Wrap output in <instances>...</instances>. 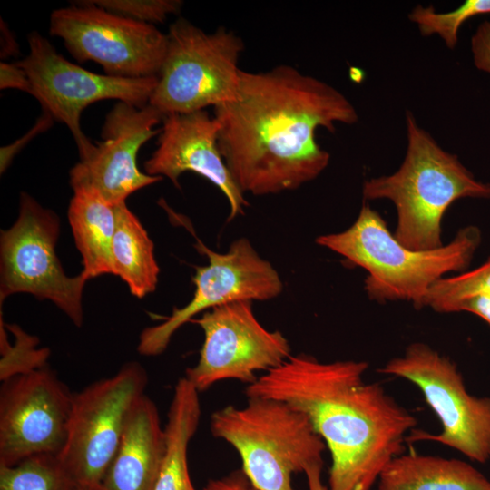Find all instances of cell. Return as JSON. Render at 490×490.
<instances>
[{"label":"cell","mask_w":490,"mask_h":490,"mask_svg":"<svg viewBox=\"0 0 490 490\" xmlns=\"http://www.w3.org/2000/svg\"><path fill=\"white\" fill-rule=\"evenodd\" d=\"M213 111L220 154L240 190L256 196L316 179L330 160L317 129L334 132L336 123L358 120L343 93L289 65L240 70L237 98Z\"/></svg>","instance_id":"6da1fadb"},{"label":"cell","mask_w":490,"mask_h":490,"mask_svg":"<svg viewBox=\"0 0 490 490\" xmlns=\"http://www.w3.org/2000/svg\"><path fill=\"white\" fill-rule=\"evenodd\" d=\"M368 368L300 353L245 389L248 397L279 400L309 417L330 453L328 490H371L417 423L380 384L365 380Z\"/></svg>","instance_id":"7a4b0ae2"},{"label":"cell","mask_w":490,"mask_h":490,"mask_svg":"<svg viewBox=\"0 0 490 490\" xmlns=\"http://www.w3.org/2000/svg\"><path fill=\"white\" fill-rule=\"evenodd\" d=\"M406 125L407 146L400 167L391 175L366 181L362 193L365 201L387 199L395 204L398 242L413 250H430L444 245L441 223L450 205L466 197L490 199V183L477 181L410 112Z\"/></svg>","instance_id":"3957f363"},{"label":"cell","mask_w":490,"mask_h":490,"mask_svg":"<svg viewBox=\"0 0 490 490\" xmlns=\"http://www.w3.org/2000/svg\"><path fill=\"white\" fill-rule=\"evenodd\" d=\"M316 242L367 270L364 283L370 299L407 300L422 309L432 284L448 272L468 268L481 243V231L467 226L446 245L413 250L398 242L380 214L364 203L348 230L321 235Z\"/></svg>","instance_id":"277c9868"},{"label":"cell","mask_w":490,"mask_h":490,"mask_svg":"<svg viewBox=\"0 0 490 490\" xmlns=\"http://www.w3.org/2000/svg\"><path fill=\"white\" fill-rule=\"evenodd\" d=\"M212 435L239 453L242 472L257 490H293L291 475L323 465L326 444L309 417L276 399L248 397L211 418Z\"/></svg>","instance_id":"5b68a950"},{"label":"cell","mask_w":490,"mask_h":490,"mask_svg":"<svg viewBox=\"0 0 490 490\" xmlns=\"http://www.w3.org/2000/svg\"><path fill=\"white\" fill-rule=\"evenodd\" d=\"M167 38L149 104L165 116L214 108L237 98L244 44L235 33L224 27L205 33L180 17L170 25Z\"/></svg>","instance_id":"8992f818"},{"label":"cell","mask_w":490,"mask_h":490,"mask_svg":"<svg viewBox=\"0 0 490 490\" xmlns=\"http://www.w3.org/2000/svg\"><path fill=\"white\" fill-rule=\"evenodd\" d=\"M147 384L145 368L131 361L114 375L73 393L66 439L57 456L76 488L101 490L129 416Z\"/></svg>","instance_id":"52a82bcc"},{"label":"cell","mask_w":490,"mask_h":490,"mask_svg":"<svg viewBox=\"0 0 490 490\" xmlns=\"http://www.w3.org/2000/svg\"><path fill=\"white\" fill-rule=\"evenodd\" d=\"M378 371L416 385L441 422L440 433L416 430L406 441H436L481 463L490 458V397L469 394L448 358L416 342Z\"/></svg>","instance_id":"ba28073f"},{"label":"cell","mask_w":490,"mask_h":490,"mask_svg":"<svg viewBox=\"0 0 490 490\" xmlns=\"http://www.w3.org/2000/svg\"><path fill=\"white\" fill-rule=\"evenodd\" d=\"M58 235L56 214L22 192L16 221L1 231L0 301L15 293H29L51 300L80 327L88 279L83 273L65 274L55 250Z\"/></svg>","instance_id":"9c48e42d"},{"label":"cell","mask_w":490,"mask_h":490,"mask_svg":"<svg viewBox=\"0 0 490 490\" xmlns=\"http://www.w3.org/2000/svg\"><path fill=\"white\" fill-rule=\"evenodd\" d=\"M29 54L15 64L24 70L43 111L64 123L77 145L80 159L94 144L82 131L83 111L102 100L115 99L142 108L149 104L158 76L124 78L92 73L66 60L37 32L28 35Z\"/></svg>","instance_id":"30bf717a"},{"label":"cell","mask_w":490,"mask_h":490,"mask_svg":"<svg viewBox=\"0 0 490 490\" xmlns=\"http://www.w3.org/2000/svg\"><path fill=\"white\" fill-rule=\"evenodd\" d=\"M49 31L77 61H93L106 74L124 78L158 76L168 44L167 34L153 24L110 13L90 1L54 10Z\"/></svg>","instance_id":"8fae6325"},{"label":"cell","mask_w":490,"mask_h":490,"mask_svg":"<svg viewBox=\"0 0 490 490\" xmlns=\"http://www.w3.org/2000/svg\"><path fill=\"white\" fill-rule=\"evenodd\" d=\"M191 322L204 333L199 360L185 371V377L199 392L227 379L250 385L259 371L267 373L291 356L288 339L260 323L250 300L213 308Z\"/></svg>","instance_id":"7c38bea8"},{"label":"cell","mask_w":490,"mask_h":490,"mask_svg":"<svg viewBox=\"0 0 490 490\" xmlns=\"http://www.w3.org/2000/svg\"><path fill=\"white\" fill-rule=\"evenodd\" d=\"M195 246L208 258V264L195 268L192 299L161 324L142 331L137 349L143 356L162 354L176 330L201 312L238 300L271 299L282 291L277 270L247 239L235 240L224 253L211 250L199 239Z\"/></svg>","instance_id":"4fadbf2b"},{"label":"cell","mask_w":490,"mask_h":490,"mask_svg":"<svg viewBox=\"0 0 490 490\" xmlns=\"http://www.w3.org/2000/svg\"><path fill=\"white\" fill-rule=\"evenodd\" d=\"M73 393L47 366L2 381L0 466L58 455L67 434Z\"/></svg>","instance_id":"5bb4252c"},{"label":"cell","mask_w":490,"mask_h":490,"mask_svg":"<svg viewBox=\"0 0 490 490\" xmlns=\"http://www.w3.org/2000/svg\"><path fill=\"white\" fill-rule=\"evenodd\" d=\"M164 115L151 104L138 108L118 102L107 113L102 141L80 159L70 171L73 190L97 192L107 201L118 204L136 191L162 179L142 172L137 166L140 148L161 133L153 129Z\"/></svg>","instance_id":"9a60e30c"},{"label":"cell","mask_w":490,"mask_h":490,"mask_svg":"<svg viewBox=\"0 0 490 490\" xmlns=\"http://www.w3.org/2000/svg\"><path fill=\"white\" fill-rule=\"evenodd\" d=\"M158 147L144 162L145 173L165 176L180 188L179 177L197 173L218 187L230 204L229 220L248 206L218 146L219 123L206 110L164 116Z\"/></svg>","instance_id":"2e32d148"},{"label":"cell","mask_w":490,"mask_h":490,"mask_svg":"<svg viewBox=\"0 0 490 490\" xmlns=\"http://www.w3.org/2000/svg\"><path fill=\"white\" fill-rule=\"evenodd\" d=\"M165 449L157 406L144 394L129 416L101 490H154Z\"/></svg>","instance_id":"e0dca14e"},{"label":"cell","mask_w":490,"mask_h":490,"mask_svg":"<svg viewBox=\"0 0 490 490\" xmlns=\"http://www.w3.org/2000/svg\"><path fill=\"white\" fill-rule=\"evenodd\" d=\"M377 482L378 490H490V481L470 464L416 453L393 458Z\"/></svg>","instance_id":"ac0fdd59"},{"label":"cell","mask_w":490,"mask_h":490,"mask_svg":"<svg viewBox=\"0 0 490 490\" xmlns=\"http://www.w3.org/2000/svg\"><path fill=\"white\" fill-rule=\"evenodd\" d=\"M68 220L88 279L113 274L112 242L116 227V204L93 191L74 190Z\"/></svg>","instance_id":"d6986e66"},{"label":"cell","mask_w":490,"mask_h":490,"mask_svg":"<svg viewBox=\"0 0 490 490\" xmlns=\"http://www.w3.org/2000/svg\"><path fill=\"white\" fill-rule=\"evenodd\" d=\"M199 391L185 377L177 381L164 426L166 449L154 490H196L188 468V446L201 417Z\"/></svg>","instance_id":"ffe728a7"},{"label":"cell","mask_w":490,"mask_h":490,"mask_svg":"<svg viewBox=\"0 0 490 490\" xmlns=\"http://www.w3.org/2000/svg\"><path fill=\"white\" fill-rule=\"evenodd\" d=\"M112 266L113 274L127 284L133 296L143 298L156 289L160 270L153 242L125 202L116 204Z\"/></svg>","instance_id":"44dd1931"},{"label":"cell","mask_w":490,"mask_h":490,"mask_svg":"<svg viewBox=\"0 0 490 490\" xmlns=\"http://www.w3.org/2000/svg\"><path fill=\"white\" fill-rule=\"evenodd\" d=\"M57 455L39 454L0 466V490H75Z\"/></svg>","instance_id":"7402d4cb"},{"label":"cell","mask_w":490,"mask_h":490,"mask_svg":"<svg viewBox=\"0 0 490 490\" xmlns=\"http://www.w3.org/2000/svg\"><path fill=\"white\" fill-rule=\"evenodd\" d=\"M483 292H490V258L471 271L436 280L428 289L423 307L440 313L458 312L465 299Z\"/></svg>","instance_id":"603a6c76"},{"label":"cell","mask_w":490,"mask_h":490,"mask_svg":"<svg viewBox=\"0 0 490 490\" xmlns=\"http://www.w3.org/2000/svg\"><path fill=\"white\" fill-rule=\"evenodd\" d=\"M490 14V0H467L458 8L439 13L433 5L424 7L417 5L408 15L424 36L437 34L449 49H454L458 42V31L469 18Z\"/></svg>","instance_id":"cb8c5ba5"},{"label":"cell","mask_w":490,"mask_h":490,"mask_svg":"<svg viewBox=\"0 0 490 490\" xmlns=\"http://www.w3.org/2000/svg\"><path fill=\"white\" fill-rule=\"evenodd\" d=\"M7 328L14 333L15 341L14 345L9 343L1 320V381L47 366L49 350L44 348H36L38 344L36 338L26 334L18 326Z\"/></svg>","instance_id":"d4e9b609"},{"label":"cell","mask_w":490,"mask_h":490,"mask_svg":"<svg viewBox=\"0 0 490 490\" xmlns=\"http://www.w3.org/2000/svg\"><path fill=\"white\" fill-rule=\"evenodd\" d=\"M92 4L110 13L146 24L162 23L180 12L177 0H93Z\"/></svg>","instance_id":"484cf974"},{"label":"cell","mask_w":490,"mask_h":490,"mask_svg":"<svg viewBox=\"0 0 490 490\" xmlns=\"http://www.w3.org/2000/svg\"><path fill=\"white\" fill-rule=\"evenodd\" d=\"M54 121V119L50 113L43 111L42 115L36 121L34 125L24 136L12 144L2 147L0 151L1 172L6 170L13 158L25 146V144L37 134L49 129L53 125Z\"/></svg>","instance_id":"4316f807"},{"label":"cell","mask_w":490,"mask_h":490,"mask_svg":"<svg viewBox=\"0 0 490 490\" xmlns=\"http://www.w3.org/2000/svg\"><path fill=\"white\" fill-rule=\"evenodd\" d=\"M471 51L475 67L490 74V21L477 26L471 38Z\"/></svg>","instance_id":"83f0119b"},{"label":"cell","mask_w":490,"mask_h":490,"mask_svg":"<svg viewBox=\"0 0 490 490\" xmlns=\"http://www.w3.org/2000/svg\"><path fill=\"white\" fill-rule=\"evenodd\" d=\"M0 88L18 89L33 95L30 80L23 68L15 64L1 62L0 64Z\"/></svg>","instance_id":"f1b7e54d"},{"label":"cell","mask_w":490,"mask_h":490,"mask_svg":"<svg viewBox=\"0 0 490 490\" xmlns=\"http://www.w3.org/2000/svg\"><path fill=\"white\" fill-rule=\"evenodd\" d=\"M202 490H257L245 476L243 472L210 480Z\"/></svg>","instance_id":"f546056e"},{"label":"cell","mask_w":490,"mask_h":490,"mask_svg":"<svg viewBox=\"0 0 490 490\" xmlns=\"http://www.w3.org/2000/svg\"><path fill=\"white\" fill-rule=\"evenodd\" d=\"M459 311L471 312L483 318L490 327V292H483L465 299Z\"/></svg>","instance_id":"4dcf8cb0"},{"label":"cell","mask_w":490,"mask_h":490,"mask_svg":"<svg viewBox=\"0 0 490 490\" xmlns=\"http://www.w3.org/2000/svg\"><path fill=\"white\" fill-rule=\"evenodd\" d=\"M1 35H2L1 56L7 57L9 55H13V54L17 52V44L11 32L9 31L7 24L5 22H3L2 19H1Z\"/></svg>","instance_id":"1f68e13d"},{"label":"cell","mask_w":490,"mask_h":490,"mask_svg":"<svg viewBox=\"0 0 490 490\" xmlns=\"http://www.w3.org/2000/svg\"><path fill=\"white\" fill-rule=\"evenodd\" d=\"M323 465H315L305 471L309 490H328L321 480V470Z\"/></svg>","instance_id":"d6a6232c"},{"label":"cell","mask_w":490,"mask_h":490,"mask_svg":"<svg viewBox=\"0 0 490 490\" xmlns=\"http://www.w3.org/2000/svg\"><path fill=\"white\" fill-rule=\"evenodd\" d=\"M75 490H81V489H79V488H76Z\"/></svg>","instance_id":"836d02e7"}]
</instances>
